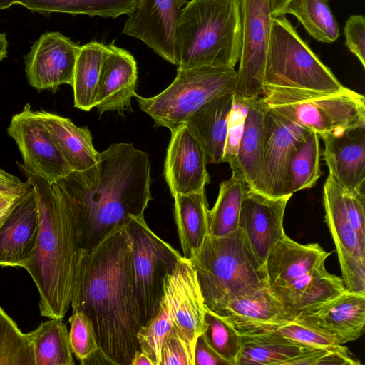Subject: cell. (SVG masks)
<instances>
[{"mask_svg":"<svg viewBox=\"0 0 365 365\" xmlns=\"http://www.w3.org/2000/svg\"><path fill=\"white\" fill-rule=\"evenodd\" d=\"M150 165L146 152L113 143L99 153L94 165L56 182L81 250H93L114 230L144 217L152 199Z\"/></svg>","mask_w":365,"mask_h":365,"instance_id":"obj_1","label":"cell"},{"mask_svg":"<svg viewBox=\"0 0 365 365\" xmlns=\"http://www.w3.org/2000/svg\"><path fill=\"white\" fill-rule=\"evenodd\" d=\"M71 305L91 319L99 349L113 365H131L142 326L127 225L93 250L81 249Z\"/></svg>","mask_w":365,"mask_h":365,"instance_id":"obj_2","label":"cell"},{"mask_svg":"<svg viewBox=\"0 0 365 365\" xmlns=\"http://www.w3.org/2000/svg\"><path fill=\"white\" fill-rule=\"evenodd\" d=\"M17 164L34 190L38 211L34 247L19 267L37 287L41 315L63 319L71 306L81 252L76 227L56 183Z\"/></svg>","mask_w":365,"mask_h":365,"instance_id":"obj_3","label":"cell"},{"mask_svg":"<svg viewBox=\"0 0 365 365\" xmlns=\"http://www.w3.org/2000/svg\"><path fill=\"white\" fill-rule=\"evenodd\" d=\"M241 0H191L175 30L178 69L235 68L242 48Z\"/></svg>","mask_w":365,"mask_h":365,"instance_id":"obj_4","label":"cell"},{"mask_svg":"<svg viewBox=\"0 0 365 365\" xmlns=\"http://www.w3.org/2000/svg\"><path fill=\"white\" fill-rule=\"evenodd\" d=\"M190 261L205 305L212 312L238 294L268 282L264 264L240 228L222 237L207 235Z\"/></svg>","mask_w":365,"mask_h":365,"instance_id":"obj_5","label":"cell"},{"mask_svg":"<svg viewBox=\"0 0 365 365\" xmlns=\"http://www.w3.org/2000/svg\"><path fill=\"white\" fill-rule=\"evenodd\" d=\"M262 99L269 110L319 138L365 125V98L346 87L333 93L266 88Z\"/></svg>","mask_w":365,"mask_h":365,"instance_id":"obj_6","label":"cell"},{"mask_svg":"<svg viewBox=\"0 0 365 365\" xmlns=\"http://www.w3.org/2000/svg\"><path fill=\"white\" fill-rule=\"evenodd\" d=\"M266 88L333 93L346 87L300 38L284 15L272 19L263 75Z\"/></svg>","mask_w":365,"mask_h":365,"instance_id":"obj_7","label":"cell"},{"mask_svg":"<svg viewBox=\"0 0 365 365\" xmlns=\"http://www.w3.org/2000/svg\"><path fill=\"white\" fill-rule=\"evenodd\" d=\"M236 83L235 68L178 69L174 81L161 93L150 98L136 94L135 98L141 110L151 117L155 126L173 131L210 100L235 93Z\"/></svg>","mask_w":365,"mask_h":365,"instance_id":"obj_8","label":"cell"},{"mask_svg":"<svg viewBox=\"0 0 365 365\" xmlns=\"http://www.w3.org/2000/svg\"><path fill=\"white\" fill-rule=\"evenodd\" d=\"M127 228L131 240L137 306L141 326H144L160 304L165 278L182 255L159 237L144 217L133 220Z\"/></svg>","mask_w":365,"mask_h":365,"instance_id":"obj_9","label":"cell"},{"mask_svg":"<svg viewBox=\"0 0 365 365\" xmlns=\"http://www.w3.org/2000/svg\"><path fill=\"white\" fill-rule=\"evenodd\" d=\"M242 48L234 98L263 93V75L272 17L269 0H241Z\"/></svg>","mask_w":365,"mask_h":365,"instance_id":"obj_10","label":"cell"},{"mask_svg":"<svg viewBox=\"0 0 365 365\" xmlns=\"http://www.w3.org/2000/svg\"><path fill=\"white\" fill-rule=\"evenodd\" d=\"M309 132L268 109L259 171L250 189L270 197L290 195L287 174L289 157Z\"/></svg>","mask_w":365,"mask_h":365,"instance_id":"obj_11","label":"cell"},{"mask_svg":"<svg viewBox=\"0 0 365 365\" xmlns=\"http://www.w3.org/2000/svg\"><path fill=\"white\" fill-rule=\"evenodd\" d=\"M323 205L344 287L349 291L365 294V243L349 220L341 188L329 174L323 187Z\"/></svg>","mask_w":365,"mask_h":365,"instance_id":"obj_12","label":"cell"},{"mask_svg":"<svg viewBox=\"0 0 365 365\" xmlns=\"http://www.w3.org/2000/svg\"><path fill=\"white\" fill-rule=\"evenodd\" d=\"M212 312L241 336L270 333L296 318L275 295L268 282L238 294Z\"/></svg>","mask_w":365,"mask_h":365,"instance_id":"obj_13","label":"cell"},{"mask_svg":"<svg viewBox=\"0 0 365 365\" xmlns=\"http://www.w3.org/2000/svg\"><path fill=\"white\" fill-rule=\"evenodd\" d=\"M7 133L17 144L23 165L29 171L51 182H57L72 171L39 112L32 110L29 104L11 118Z\"/></svg>","mask_w":365,"mask_h":365,"instance_id":"obj_14","label":"cell"},{"mask_svg":"<svg viewBox=\"0 0 365 365\" xmlns=\"http://www.w3.org/2000/svg\"><path fill=\"white\" fill-rule=\"evenodd\" d=\"M187 0H138L123 33L143 41L159 56L177 66L175 36Z\"/></svg>","mask_w":365,"mask_h":365,"instance_id":"obj_15","label":"cell"},{"mask_svg":"<svg viewBox=\"0 0 365 365\" xmlns=\"http://www.w3.org/2000/svg\"><path fill=\"white\" fill-rule=\"evenodd\" d=\"M80 48L59 32L42 34L24 58L29 83L38 91L53 92L63 84L72 86Z\"/></svg>","mask_w":365,"mask_h":365,"instance_id":"obj_16","label":"cell"},{"mask_svg":"<svg viewBox=\"0 0 365 365\" xmlns=\"http://www.w3.org/2000/svg\"><path fill=\"white\" fill-rule=\"evenodd\" d=\"M172 312L173 326L194 354L197 337L205 329L206 307L192 262L180 258L164 284Z\"/></svg>","mask_w":365,"mask_h":365,"instance_id":"obj_17","label":"cell"},{"mask_svg":"<svg viewBox=\"0 0 365 365\" xmlns=\"http://www.w3.org/2000/svg\"><path fill=\"white\" fill-rule=\"evenodd\" d=\"M291 195L270 197L249 187L242 197L238 228L263 264L276 242L285 234L283 220Z\"/></svg>","mask_w":365,"mask_h":365,"instance_id":"obj_18","label":"cell"},{"mask_svg":"<svg viewBox=\"0 0 365 365\" xmlns=\"http://www.w3.org/2000/svg\"><path fill=\"white\" fill-rule=\"evenodd\" d=\"M207 164L203 148L185 123L171 131L164 175L173 196L205 190L210 182Z\"/></svg>","mask_w":365,"mask_h":365,"instance_id":"obj_19","label":"cell"},{"mask_svg":"<svg viewBox=\"0 0 365 365\" xmlns=\"http://www.w3.org/2000/svg\"><path fill=\"white\" fill-rule=\"evenodd\" d=\"M295 320L332 337L338 344L355 341L365 331V294L345 289L336 297Z\"/></svg>","mask_w":365,"mask_h":365,"instance_id":"obj_20","label":"cell"},{"mask_svg":"<svg viewBox=\"0 0 365 365\" xmlns=\"http://www.w3.org/2000/svg\"><path fill=\"white\" fill-rule=\"evenodd\" d=\"M106 46L95 107L100 115L106 111L123 115L125 110H132L131 99L137 94L136 61L129 51L114 43Z\"/></svg>","mask_w":365,"mask_h":365,"instance_id":"obj_21","label":"cell"},{"mask_svg":"<svg viewBox=\"0 0 365 365\" xmlns=\"http://www.w3.org/2000/svg\"><path fill=\"white\" fill-rule=\"evenodd\" d=\"M321 138L323 160L339 187L349 193L365 191V125Z\"/></svg>","mask_w":365,"mask_h":365,"instance_id":"obj_22","label":"cell"},{"mask_svg":"<svg viewBox=\"0 0 365 365\" xmlns=\"http://www.w3.org/2000/svg\"><path fill=\"white\" fill-rule=\"evenodd\" d=\"M38 227V205L31 187L0 217V266L19 267L34 247Z\"/></svg>","mask_w":365,"mask_h":365,"instance_id":"obj_23","label":"cell"},{"mask_svg":"<svg viewBox=\"0 0 365 365\" xmlns=\"http://www.w3.org/2000/svg\"><path fill=\"white\" fill-rule=\"evenodd\" d=\"M331 254L318 243L300 244L284 234L274 245L264 266L271 288L282 287L325 262Z\"/></svg>","mask_w":365,"mask_h":365,"instance_id":"obj_24","label":"cell"},{"mask_svg":"<svg viewBox=\"0 0 365 365\" xmlns=\"http://www.w3.org/2000/svg\"><path fill=\"white\" fill-rule=\"evenodd\" d=\"M272 289L297 317L333 299L346 288L341 277L328 272L323 262L292 284Z\"/></svg>","mask_w":365,"mask_h":365,"instance_id":"obj_25","label":"cell"},{"mask_svg":"<svg viewBox=\"0 0 365 365\" xmlns=\"http://www.w3.org/2000/svg\"><path fill=\"white\" fill-rule=\"evenodd\" d=\"M233 100V92L217 96L201 106L185 123L203 148L207 163H222Z\"/></svg>","mask_w":365,"mask_h":365,"instance_id":"obj_26","label":"cell"},{"mask_svg":"<svg viewBox=\"0 0 365 365\" xmlns=\"http://www.w3.org/2000/svg\"><path fill=\"white\" fill-rule=\"evenodd\" d=\"M38 112L72 171L88 169L97 163L99 153L93 145L88 128L78 127L67 118L45 110Z\"/></svg>","mask_w":365,"mask_h":365,"instance_id":"obj_27","label":"cell"},{"mask_svg":"<svg viewBox=\"0 0 365 365\" xmlns=\"http://www.w3.org/2000/svg\"><path fill=\"white\" fill-rule=\"evenodd\" d=\"M173 197L182 257L190 260L209 235V210L205 190Z\"/></svg>","mask_w":365,"mask_h":365,"instance_id":"obj_28","label":"cell"},{"mask_svg":"<svg viewBox=\"0 0 365 365\" xmlns=\"http://www.w3.org/2000/svg\"><path fill=\"white\" fill-rule=\"evenodd\" d=\"M246 101L247 113L237 153V168L233 171L239 173L247 187L251 188L259 171L268 108L260 96Z\"/></svg>","mask_w":365,"mask_h":365,"instance_id":"obj_29","label":"cell"},{"mask_svg":"<svg viewBox=\"0 0 365 365\" xmlns=\"http://www.w3.org/2000/svg\"><path fill=\"white\" fill-rule=\"evenodd\" d=\"M138 0H0V9L21 5L41 14L68 13L115 19L130 15Z\"/></svg>","mask_w":365,"mask_h":365,"instance_id":"obj_30","label":"cell"},{"mask_svg":"<svg viewBox=\"0 0 365 365\" xmlns=\"http://www.w3.org/2000/svg\"><path fill=\"white\" fill-rule=\"evenodd\" d=\"M241 337L242 347L236 365H289L294 358L314 349L293 343L274 331L258 336Z\"/></svg>","mask_w":365,"mask_h":365,"instance_id":"obj_31","label":"cell"},{"mask_svg":"<svg viewBox=\"0 0 365 365\" xmlns=\"http://www.w3.org/2000/svg\"><path fill=\"white\" fill-rule=\"evenodd\" d=\"M106 46L91 41L81 46L73 75L74 106L85 111L95 107L98 85Z\"/></svg>","mask_w":365,"mask_h":365,"instance_id":"obj_32","label":"cell"},{"mask_svg":"<svg viewBox=\"0 0 365 365\" xmlns=\"http://www.w3.org/2000/svg\"><path fill=\"white\" fill-rule=\"evenodd\" d=\"M62 319L51 318L28 333L33 346L35 365L75 364L68 331Z\"/></svg>","mask_w":365,"mask_h":365,"instance_id":"obj_33","label":"cell"},{"mask_svg":"<svg viewBox=\"0 0 365 365\" xmlns=\"http://www.w3.org/2000/svg\"><path fill=\"white\" fill-rule=\"evenodd\" d=\"M247 185L236 171L222 182L217 200L209 210V235L222 237L238 229L239 215Z\"/></svg>","mask_w":365,"mask_h":365,"instance_id":"obj_34","label":"cell"},{"mask_svg":"<svg viewBox=\"0 0 365 365\" xmlns=\"http://www.w3.org/2000/svg\"><path fill=\"white\" fill-rule=\"evenodd\" d=\"M319 136L310 131L292 151L288 163V194L313 187L322 175Z\"/></svg>","mask_w":365,"mask_h":365,"instance_id":"obj_35","label":"cell"},{"mask_svg":"<svg viewBox=\"0 0 365 365\" xmlns=\"http://www.w3.org/2000/svg\"><path fill=\"white\" fill-rule=\"evenodd\" d=\"M294 15L317 41L332 43L339 36V28L327 0H289L282 15Z\"/></svg>","mask_w":365,"mask_h":365,"instance_id":"obj_36","label":"cell"},{"mask_svg":"<svg viewBox=\"0 0 365 365\" xmlns=\"http://www.w3.org/2000/svg\"><path fill=\"white\" fill-rule=\"evenodd\" d=\"M0 365H35L33 346L0 306Z\"/></svg>","mask_w":365,"mask_h":365,"instance_id":"obj_37","label":"cell"},{"mask_svg":"<svg viewBox=\"0 0 365 365\" xmlns=\"http://www.w3.org/2000/svg\"><path fill=\"white\" fill-rule=\"evenodd\" d=\"M173 326L170 306L164 293L156 312L137 334L140 351L151 359L153 365H162L163 347Z\"/></svg>","mask_w":365,"mask_h":365,"instance_id":"obj_38","label":"cell"},{"mask_svg":"<svg viewBox=\"0 0 365 365\" xmlns=\"http://www.w3.org/2000/svg\"><path fill=\"white\" fill-rule=\"evenodd\" d=\"M202 335L207 343L230 365L236 361L242 347L241 336L221 317L206 308Z\"/></svg>","mask_w":365,"mask_h":365,"instance_id":"obj_39","label":"cell"},{"mask_svg":"<svg viewBox=\"0 0 365 365\" xmlns=\"http://www.w3.org/2000/svg\"><path fill=\"white\" fill-rule=\"evenodd\" d=\"M69 342L72 353L82 364L99 349L91 319L84 314L75 312L69 318Z\"/></svg>","mask_w":365,"mask_h":365,"instance_id":"obj_40","label":"cell"},{"mask_svg":"<svg viewBox=\"0 0 365 365\" xmlns=\"http://www.w3.org/2000/svg\"><path fill=\"white\" fill-rule=\"evenodd\" d=\"M274 331L293 343L309 349H336L343 346L330 336L295 319Z\"/></svg>","mask_w":365,"mask_h":365,"instance_id":"obj_41","label":"cell"},{"mask_svg":"<svg viewBox=\"0 0 365 365\" xmlns=\"http://www.w3.org/2000/svg\"><path fill=\"white\" fill-rule=\"evenodd\" d=\"M247 113V101L234 98L228 119L222 156V163H227L232 171L237 168V153L244 132Z\"/></svg>","mask_w":365,"mask_h":365,"instance_id":"obj_42","label":"cell"},{"mask_svg":"<svg viewBox=\"0 0 365 365\" xmlns=\"http://www.w3.org/2000/svg\"><path fill=\"white\" fill-rule=\"evenodd\" d=\"M195 365L194 354L174 326L163 347L162 365Z\"/></svg>","mask_w":365,"mask_h":365,"instance_id":"obj_43","label":"cell"},{"mask_svg":"<svg viewBox=\"0 0 365 365\" xmlns=\"http://www.w3.org/2000/svg\"><path fill=\"white\" fill-rule=\"evenodd\" d=\"M346 46L365 68V19L363 15H352L344 26Z\"/></svg>","mask_w":365,"mask_h":365,"instance_id":"obj_44","label":"cell"},{"mask_svg":"<svg viewBox=\"0 0 365 365\" xmlns=\"http://www.w3.org/2000/svg\"><path fill=\"white\" fill-rule=\"evenodd\" d=\"M342 195L349 220L365 243V191L349 193L342 190Z\"/></svg>","mask_w":365,"mask_h":365,"instance_id":"obj_45","label":"cell"},{"mask_svg":"<svg viewBox=\"0 0 365 365\" xmlns=\"http://www.w3.org/2000/svg\"><path fill=\"white\" fill-rule=\"evenodd\" d=\"M194 361L195 365H230L207 343L202 334L196 340Z\"/></svg>","mask_w":365,"mask_h":365,"instance_id":"obj_46","label":"cell"},{"mask_svg":"<svg viewBox=\"0 0 365 365\" xmlns=\"http://www.w3.org/2000/svg\"><path fill=\"white\" fill-rule=\"evenodd\" d=\"M31 187L29 180L23 182L15 175L0 168V195L22 197Z\"/></svg>","mask_w":365,"mask_h":365,"instance_id":"obj_47","label":"cell"},{"mask_svg":"<svg viewBox=\"0 0 365 365\" xmlns=\"http://www.w3.org/2000/svg\"><path fill=\"white\" fill-rule=\"evenodd\" d=\"M22 197L0 195V217L9 211Z\"/></svg>","mask_w":365,"mask_h":365,"instance_id":"obj_48","label":"cell"},{"mask_svg":"<svg viewBox=\"0 0 365 365\" xmlns=\"http://www.w3.org/2000/svg\"><path fill=\"white\" fill-rule=\"evenodd\" d=\"M81 364H113V363L103 354L100 349L93 352Z\"/></svg>","mask_w":365,"mask_h":365,"instance_id":"obj_49","label":"cell"},{"mask_svg":"<svg viewBox=\"0 0 365 365\" xmlns=\"http://www.w3.org/2000/svg\"><path fill=\"white\" fill-rule=\"evenodd\" d=\"M289 0H269L272 18L282 16V12Z\"/></svg>","mask_w":365,"mask_h":365,"instance_id":"obj_50","label":"cell"},{"mask_svg":"<svg viewBox=\"0 0 365 365\" xmlns=\"http://www.w3.org/2000/svg\"><path fill=\"white\" fill-rule=\"evenodd\" d=\"M153 365L151 359L143 351H138L131 363V365Z\"/></svg>","mask_w":365,"mask_h":365,"instance_id":"obj_51","label":"cell"},{"mask_svg":"<svg viewBox=\"0 0 365 365\" xmlns=\"http://www.w3.org/2000/svg\"><path fill=\"white\" fill-rule=\"evenodd\" d=\"M8 41L6 34L0 33V61L7 56Z\"/></svg>","mask_w":365,"mask_h":365,"instance_id":"obj_52","label":"cell"}]
</instances>
